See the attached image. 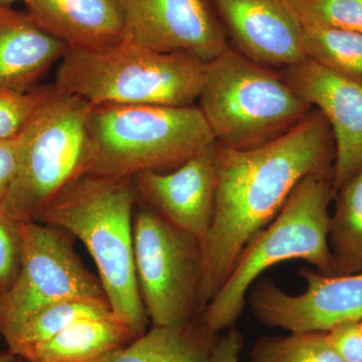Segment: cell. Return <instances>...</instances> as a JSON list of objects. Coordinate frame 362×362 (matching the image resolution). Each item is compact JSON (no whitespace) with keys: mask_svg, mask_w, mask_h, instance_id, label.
Wrapping results in <instances>:
<instances>
[{"mask_svg":"<svg viewBox=\"0 0 362 362\" xmlns=\"http://www.w3.org/2000/svg\"><path fill=\"white\" fill-rule=\"evenodd\" d=\"M137 201L133 177L87 175L69 185L37 221L62 228L85 245L112 311L141 337L149 319L135 274L133 218Z\"/></svg>","mask_w":362,"mask_h":362,"instance_id":"cell-2","label":"cell"},{"mask_svg":"<svg viewBox=\"0 0 362 362\" xmlns=\"http://www.w3.org/2000/svg\"><path fill=\"white\" fill-rule=\"evenodd\" d=\"M298 274L307 282L302 294H288L270 279L255 285L249 302L259 322L290 332H328L362 321V272L330 275L305 268Z\"/></svg>","mask_w":362,"mask_h":362,"instance_id":"cell-10","label":"cell"},{"mask_svg":"<svg viewBox=\"0 0 362 362\" xmlns=\"http://www.w3.org/2000/svg\"><path fill=\"white\" fill-rule=\"evenodd\" d=\"M25 362H40V361H23Z\"/></svg>","mask_w":362,"mask_h":362,"instance_id":"cell-32","label":"cell"},{"mask_svg":"<svg viewBox=\"0 0 362 362\" xmlns=\"http://www.w3.org/2000/svg\"><path fill=\"white\" fill-rule=\"evenodd\" d=\"M138 201L171 225L206 240L214 220L218 188V143L169 171L133 176Z\"/></svg>","mask_w":362,"mask_h":362,"instance_id":"cell-13","label":"cell"},{"mask_svg":"<svg viewBox=\"0 0 362 362\" xmlns=\"http://www.w3.org/2000/svg\"><path fill=\"white\" fill-rule=\"evenodd\" d=\"M330 216V275L362 272V171L334 194Z\"/></svg>","mask_w":362,"mask_h":362,"instance_id":"cell-19","label":"cell"},{"mask_svg":"<svg viewBox=\"0 0 362 362\" xmlns=\"http://www.w3.org/2000/svg\"><path fill=\"white\" fill-rule=\"evenodd\" d=\"M30 18L70 49L114 47L124 40L121 0H26Z\"/></svg>","mask_w":362,"mask_h":362,"instance_id":"cell-15","label":"cell"},{"mask_svg":"<svg viewBox=\"0 0 362 362\" xmlns=\"http://www.w3.org/2000/svg\"><path fill=\"white\" fill-rule=\"evenodd\" d=\"M204 69L206 63L187 54L150 51L123 40L106 49H69L54 87L92 106H192L199 100Z\"/></svg>","mask_w":362,"mask_h":362,"instance_id":"cell-4","label":"cell"},{"mask_svg":"<svg viewBox=\"0 0 362 362\" xmlns=\"http://www.w3.org/2000/svg\"><path fill=\"white\" fill-rule=\"evenodd\" d=\"M218 333L199 318L176 326H153L99 362H207Z\"/></svg>","mask_w":362,"mask_h":362,"instance_id":"cell-18","label":"cell"},{"mask_svg":"<svg viewBox=\"0 0 362 362\" xmlns=\"http://www.w3.org/2000/svg\"><path fill=\"white\" fill-rule=\"evenodd\" d=\"M109 302L71 299L42 307L7 337L8 350L26 361L37 347L49 341L71 323L85 318L112 313Z\"/></svg>","mask_w":362,"mask_h":362,"instance_id":"cell-20","label":"cell"},{"mask_svg":"<svg viewBox=\"0 0 362 362\" xmlns=\"http://www.w3.org/2000/svg\"><path fill=\"white\" fill-rule=\"evenodd\" d=\"M140 337L114 312L85 317L37 347L26 359L40 362H99Z\"/></svg>","mask_w":362,"mask_h":362,"instance_id":"cell-17","label":"cell"},{"mask_svg":"<svg viewBox=\"0 0 362 362\" xmlns=\"http://www.w3.org/2000/svg\"><path fill=\"white\" fill-rule=\"evenodd\" d=\"M23 359L16 354H13V352L7 350L6 352H1L0 354V362H21Z\"/></svg>","mask_w":362,"mask_h":362,"instance_id":"cell-29","label":"cell"},{"mask_svg":"<svg viewBox=\"0 0 362 362\" xmlns=\"http://www.w3.org/2000/svg\"><path fill=\"white\" fill-rule=\"evenodd\" d=\"M94 154L88 175L133 177L173 170L216 142L197 105H90Z\"/></svg>","mask_w":362,"mask_h":362,"instance_id":"cell-6","label":"cell"},{"mask_svg":"<svg viewBox=\"0 0 362 362\" xmlns=\"http://www.w3.org/2000/svg\"><path fill=\"white\" fill-rule=\"evenodd\" d=\"M334 160L332 131L315 108L289 132L256 148L230 149L218 143L216 209L204 242V307L245 247L270 225L298 183L308 175L333 173Z\"/></svg>","mask_w":362,"mask_h":362,"instance_id":"cell-1","label":"cell"},{"mask_svg":"<svg viewBox=\"0 0 362 362\" xmlns=\"http://www.w3.org/2000/svg\"><path fill=\"white\" fill-rule=\"evenodd\" d=\"M359 324H361V329H362V321H361V322H359Z\"/></svg>","mask_w":362,"mask_h":362,"instance_id":"cell-33","label":"cell"},{"mask_svg":"<svg viewBox=\"0 0 362 362\" xmlns=\"http://www.w3.org/2000/svg\"><path fill=\"white\" fill-rule=\"evenodd\" d=\"M333 199V173H317L300 181L270 226L245 247L199 320L216 333L230 329L244 310L252 283L281 262L303 259L317 272L331 274L329 204Z\"/></svg>","mask_w":362,"mask_h":362,"instance_id":"cell-3","label":"cell"},{"mask_svg":"<svg viewBox=\"0 0 362 362\" xmlns=\"http://www.w3.org/2000/svg\"><path fill=\"white\" fill-rule=\"evenodd\" d=\"M26 0H0V6H11V4L16 2H23L25 4Z\"/></svg>","mask_w":362,"mask_h":362,"instance_id":"cell-31","label":"cell"},{"mask_svg":"<svg viewBox=\"0 0 362 362\" xmlns=\"http://www.w3.org/2000/svg\"><path fill=\"white\" fill-rule=\"evenodd\" d=\"M21 154V134L11 139L0 140V206L16 180Z\"/></svg>","mask_w":362,"mask_h":362,"instance_id":"cell-27","label":"cell"},{"mask_svg":"<svg viewBox=\"0 0 362 362\" xmlns=\"http://www.w3.org/2000/svg\"><path fill=\"white\" fill-rule=\"evenodd\" d=\"M68 51L65 42L45 32L28 13L0 6V89H35Z\"/></svg>","mask_w":362,"mask_h":362,"instance_id":"cell-16","label":"cell"},{"mask_svg":"<svg viewBox=\"0 0 362 362\" xmlns=\"http://www.w3.org/2000/svg\"><path fill=\"white\" fill-rule=\"evenodd\" d=\"M230 47L259 65L282 69L306 59L303 25L288 0H211Z\"/></svg>","mask_w":362,"mask_h":362,"instance_id":"cell-14","label":"cell"},{"mask_svg":"<svg viewBox=\"0 0 362 362\" xmlns=\"http://www.w3.org/2000/svg\"><path fill=\"white\" fill-rule=\"evenodd\" d=\"M2 326H4V300H2V297H0V343L4 340Z\"/></svg>","mask_w":362,"mask_h":362,"instance_id":"cell-30","label":"cell"},{"mask_svg":"<svg viewBox=\"0 0 362 362\" xmlns=\"http://www.w3.org/2000/svg\"><path fill=\"white\" fill-rule=\"evenodd\" d=\"M90 104L49 87L21 133L20 168L1 209L18 221H37L69 185L89 173L94 154Z\"/></svg>","mask_w":362,"mask_h":362,"instance_id":"cell-7","label":"cell"},{"mask_svg":"<svg viewBox=\"0 0 362 362\" xmlns=\"http://www.w3.org/2000/svg\"><path fill=\"white\" fill-rule=\"evenodd\" d=\"M326 334L343 362H362V329L359 322L341 324Z\"/></svg>","mask_w":362,"mask_h":362,"instance_id":"cell-26","label":"cell"},{"mask_svg":"<svg viewBox=\"0 0 362 362\" xmlns=\"http://www.w3.org/2000/svg\"><path fill=\"white\" fill-rule=\"evenodd\" d=\"M124 40L204 63L230 47L211 0H121Z\"/></svg>","mask_w":362,"mask_h":362,"instance_id":"cell-11","label":"cell"},{"mask_svg":"<svg viewBox=\"0 0 362 362\" xmlns=\"http://www.w3.org/2000/svg\"><path fill=\"white\" fill-rule=\"evenodd\" d=\"M49 87L28 92L0 89V140L16 137L44 101Z\"/></svg>","mask_w":362,"mask_h":362,"instance_id":"cell-24","label":"cell"},{"mask_svg":"<svg viewBox=\"0 0 362 362\" xmlns=\"http://www.w3.org/2000/svg\"><path fill=\"white\" fill-rule=\"evenodd\" d=\"M303 25L362 33V0H288Z\"/></svg>","mask_w":362,"mask_h":362,"instance_id":"cell-23","label":"cell"},{"mask_svg":"<svg viewBox=\"0 0 362 362\" xmlns=\"http://www.w3.org/2000/svg\"><path fill=\"white\" fill-rule=\"evenodd\" d=\"M303 49L306 59L362 85V33L303 25Z\"/></svg>","mask_w":362,"mask_h":362,"instance_id":"cell-21","label":"cell"},{"mask_svg":"<svg viewBox=\"0 0 362 362\" xmlns=\"http://www.w3.org/2000/svg\"><path fill=\"white\" fill-rule=\"evenodd\" d=\"M281 76L307 103L320 111L335 144L334 194L362 171V85L306 59Z\"/></svg>","mask_w":362,"mask_h":362,"instance_id":"cell-12","label":"cell"},{"mask_svg":"<svg viewBox=\"0 0 362 362\" xmlns=\"http://www.w3.org/2000/svg\"><path fill=\"white\" fill-rule=\"evenodd\" d=\"M244 347V338L239 330L230 327L216 338L207 362H240V354Z\"/></svg>","mask_w":362,"mask_h":362,"instance_id":"cell-28","label":"cell"},{"mask_svg":"<svg viewBox=\"0 0 362 362\" xmlns=\"http://www.w3.org/2000/svg\"><path fill=\"white\" fill-rule=\"evenodd\" d=\"M136 280L153 326H176L199 318L204 240L171 225L144 204L133 218Z\"/></svg>","mask_w":362,"mask_h":362,"instance_id":"cell-8","label":"cell"},{"mask_svg":"<svg viewBox=\"0 0 362 362\" xmlns=\"http://www.w3.org/2000/svg\"><path fill=\"white\" fill-rule=\"evenodd\" d=\"M20 272L4 300V340L33 314L64 300L109 302L99 279L78 256L71 235L39 221L21 223Z\"/></svg>","mask_w":362,"mask_h":362,"instance_id":"cell-9","label":"cell"},{"mask_svg":"<svg viewBox=\"0 0 362 362\" xmlns=\"http://www.w3.org/2000/svg\"><path fill=\"white\" fill-rule=\"evenodd\" d=\"M21 225L0 206V297L6 296L11 289L20 272L23 251Z\"/></svg>","mask_w":362,"mask_h":362,"instance_id":"cell-25","label":"cell"},{"mask_svg":"<svg viewBox=\"0 0 362 362\" xmlns=\"http://www.w3.org/2000/svg\"><path fill=\"white\" fill-rule=\"evenodd\" d=\"M197 104L216 141L235 150L277 139L313 110L280 71L259 65L230 45L206 63Z\"/></svg>","mask_w":362,"mask_h":362,"instance_id":"cell-5","label":"cell"},{"mask_svg":"<svg viewBox=\"0 0 362 362\" xmlns=\"http://www.w3.org/2000/svg\"><path fill=\"white\" fill-rule=\"evenodd\" d=\"M252 362H343L326 332H291L287 337H262L251 350Z\"/></svg>","mask_w":362,"mask_h":362,"instance_id":"cell-22","label":"cell"}]
</instances>
